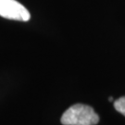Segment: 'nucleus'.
<instances>
[{
  "label": "nucleus",
  "mask_w": 125,
  "mask_h": 125,
  "mask_svg": "<svg viewBox=\"0 0 125 125\" xmlns=\"http://www.w3.org/2000/svg\"><path fill=\"white\" fill-rule=\"evenodd\" d=\"M60 121L63 125H95L99 122V117L92 107L75 104L63 113Z\"/></svg>",
  "instance_id": "f257e3e1"
},
{
  "label": "nucleus",
  "mask_w": 125,
  "mask_h": 125,
  "mask_svg": "<svg viewBox=\"0 0 125 125\" xmlns=\"http://www.w3.org/2000/svg\"><path fill=\"white\" fill-rule=\"evenodd\" d=\"M0 16L21 21H27L31 18L26 8L16 0H0Z\"/></svg>",
  "instance_id": "f03ea898"
},
{
  "label": "nucleus",
  "mask_w": 125,
  "mask_h": 125,
  "mask_svg": "<svg viewBox=\"0 0 125 125\" xmlns=\"http://www.w3.org/2000/svg\"><path fill=\"white\" fill-rule=\"evenodd\" d=\"M114 107L118 112L125 116V96H121L114 102Z\"/></svg>",
  "instance_id": "7ed1b4c3"
},
{
  "label": "nucleus",
  "mask_w": 125,
  "mask_h": 125,
  "mask_svg": "<svg viewBox=\"0 0 125 125\" xmlns=\"http://www.w3.org/2000/svg\"><path fill=\"white\" fill-rule=\"evenodd\" d=\"M108 101L112 102V101H113V97H111V96H110V97H108Z\"/></svg>",
  "instance_id": "20e7f679"
}]
</instances>
